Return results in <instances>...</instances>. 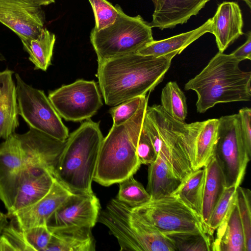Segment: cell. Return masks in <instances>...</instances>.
<instances>
[{"label":"cell","mask_w":251,"mask_h":251,"mask_svg":"<svg viewBox=\"0 0 251 251\" xmlns=\"http://www.w3.org/2000/svg\"><path fill=\"white\" fill-rule=\"evenodd\" d=\"M148 106V98L127 122L113 125L101 142L93 180L109 186L132 176L140 164L136 149Z\"/></svg>","instance_id":"cell-4"},{"label":"cell","mask_w":251,"mask_h":251,"mask_svg":"<svg viewBox=\"0 0 251 251\" xmlns=\"http://www.w3.org/2000/svg\"><path fill=\"white\" fill-rule=\"evenodd\" d=\"M132 208L164 234L184 232L207 233L201 218L174 196L151 200Z\"/></svg>","instance_id":"cell-10"},{"label":"cell","mask_w":251,"mask_h":251,"mask_svg":"<svg viewBox=\"0 0 251 251\" xmlns=\"http://www.w3.org/2000/svg\"><path fill=\"white\" fill-rule=\"evenodd\" d=\"M235 201L238 207L245 239V251H251V191L239 186Z\"/></svg>","instance_id":"cell-31"},{"label":"cell","mask_w":251,"mask_h":251,"mask_svg":"<svg viewBox=\"0 0 251 251\" xmlns=\"http://www.w3.org/2000/svg\"><path fill=\"white\" fill-rule=\"evenodd\" d=\"M219 123V119L203 121L196 142L194 170L204 167L213 158L218 139Z\"/></svg>","instance_id":"cell-27"},{"label":"cell","mask_w":251,"mask_h":251,"mask_svg":"<svg viewBox=\"0 0 251 251\" xmlns=\"http://www.w3.org/2000/svg\"><path fill=\"white\" fill-rule=\"evenodd\" d=\"M161 106L172 118L185 122L187 115L186 98L177 83L168 82L161 94Z\"/></svg>","instance_id":"cell-28"},{"label":"cell","mask_w":251,"mask_h":251,"mask_svg":"<svg viewBox=\"0 0 251 251\" xmlns=\"http://www.w3.org/2000/svg\"><path fill=\"white\" fill-rule=\"evenodd\" d=\"M244 0L246 3V4L248 5V6H249V7L250 8H251V0Z\"/></svg>","instance_id":"cell-41"},{"label":"cell","mask_w":251,"mask_h":251,"mask_svg":"<svg viewBox=\"0 0 251 251\" xmlns=\"http://www.w3.org/2000/svg\"><path fill=\"white\" fill-rule=\"evenodd\" d=\"M90 38L98 62L137 53L154 40L149 23L140 15H127L120 6L115 21L99 31L93 28Z\"/></svg>","instance_id":"cell-7"},{"label":"cell","mask_w":251,"mask_h":251,"mask_svg":"<svg viewBox=\"0 0 251 251\" xmlns=\"http://www.w3.org/2000/svg\"><path fill=\"white\" fill-rule=\"evenodd\" d=\"M8 216L2 213L0 210V235L1 233L3 228L8 224Z\"/></svg>","instance_id":"cell-39"},{"label":"cell","mask_w":251,"mask_h":251,"mask_svg":"<svg viewBox=\"0 0 251 251\" xmlns=\"http://www.w3.org/2000/svg\"><path fill=\"white\" fill-rule=\"evenodd\" d=\"M212 18L199 27L174 36L159 40L152 41L140 49L139 54L159 57L171 53L180 54L186 47L207 32L212 33Z\"/></svg>","instance_id":"cell-21"},{"label":"cell","mask_w":251,"mask_h":251,"mask_svg":"<svg viewBox=\"0 0 251 251\" xmlns=\"http://www.w3.org/2000/svg\"><path fill=\"white\" fill-rule=\"evenodd\" d=\"M48 98L62 118L80 122L96 114L103 103L97 83L78 79L49 93Z\"/></svg>","instance_id":"cell-11"},{"label":"cell","mask_w":251,"mask_h":251,"mask_svg":"<svg viewBox=\"0 0 251 251\" xmlns=\"http://www.w3.org/2000/svg\"><path fill=\"white\" fill-rule=\"evenodd\" d=\"M0 23L21 41L35 39L44 28L45 14L41 6L27 0H0Z\"/></svg>","instance_id":"cell-13"},{"label":"cell","mask_w":251,"mask_h":251,"mask_svg":"<svg viewBox=\"0 0 251 251\" xmlns=\"http://www.w3.org/2000/svg\"><path fill=\"white\" fill-rule=\"evenodd\" d=\"M240 62L231 54L219 52L185 84L186 90L197 95L198 112L204 113L219 103L251 100V72L241 70Z\"/></svg>","instance_id":"cell-3"},{"label":"cell","mask_w":251,"mask_h":251,"mask_svg":"<svg viewBox=\"0 0 251 251\" xmlns=\"http://www.w3.org/2000/svg\"><path fill=\"white\" fill-rule=\"evenodd\" d=\"M55 179L53 174L47 168L26 164L21 175L14 204L7 211L8 217L43 198L50 190Z\"/></svg>","instance_id":"cell-16"},{"label":"cell","mask_w":251,"mask_h":251,"mask_svg":"<svg viewBox=\"0 0 251 251\" xmlns=\"http://www.w3.org/2000/svg\"><path fill=\"white\" fill-rule=\"evenodd\" d=\"M204 168L206 177L201 219L208 234V223L211 212L226 187L225 176L214 156Z\"/></svg>","instance_id":"cell-23"},{"label":"cell","mask_w":251,"mask_h":251,"mask_svg":"<svg viewBox=\"0 0 251 251\" xmlns=\"http://www.w3.org/2000/svg\"><path fill=\"white\" fill-rule=\"evenodd\" d=\"M13 72H0V139H6L15 133L19 125L17 88Z\"/></svg>","instance_id":"cell-19"},{"label":"cell","mask_w":251,"mask_h":251,"mask_svg":"<svg viewBox=\"0 0 251 251\" xmlns=\"http://www.w3.org/2000/svg\"><path fill=\"white\" fill-rule=\"evenodd\" d=\"M146 98V96L137 97L113 106L109 111L113 119V125H122L131 118Z\"/></svg>","instance_id":"cell-34"},{"label":"cell","mask_w":251,"mask_h":251,"mask_svg":"<svg viewBox=\"0 0 251 251\" xmlns=\"http://www.w3.org/2000/svg\"><path fill=\"white\" fill-rule=\"evenodd\" d=\"M39 5H48L55 2V0H27Z\"/></svg>","instance_id":"cell-40"},{"label":"cell","mask_w":251,"mask_h":251,"mask_svg":"<svg viewBox=\"0 0 251 251\" xmlns=\"http://www.w3.org/2000/svg\"><path fill=\"white\" fill-rule=\"evenodd\" d=\"M98 221L116 238L120 251H176L170 239L131 207L112 199Z\"/></svg>","instance_id":"cell-6"},{"label":"cell","mask_w":251,"mask_h":251,"mask_svg":"<svg viewBox=\"0 0 251 251\" xmlns=\"http://www.w3.org/2000/svg\"><path fill=\"white\" fill-rule=\"evenodd\" d=\"M181 181L161 158L157 156L155 161L149 164L146 190L151 196V200L172 195Z\"/></svg>","instance_id":"cell-24"},{"label":"cell","mask_w":251,"mask_h":251,"mask_svg":"<svg viewBox=\"0 0 251 251\" xmlns=\"http://www.w3.org/2000/svg\"><path fill=\"white\" fill-rule=\"evenodd\" d=\"M154 5L151 27L161 30L187 23L209 0H151Z\"/></svg>","instance_id":"cell-17"},{"label":"cell","mask_w":251,"mask_h":251,"mask_svg":"<svg viewBox=\"0 0 251 251\" xmlns=\"http://www.w3.org/2000/svg\"><path fill=\"white\" fill-rule=\"evenodd\" d=\"M72 194L55 179L50 190L43 198L12 214L8 218L21 230L46 226L50 216Z\"/></svg>","instance_id":"cell-15"},{"label":"cell","mask_w":251,"mask_h":251,"mask_svg":"<svg viewBox=\"0 0 251 251\" xmlns=\"http://www.w3.org/2000/svg\"><path fill=\"white\" fill-rule=\"evenodd\" d=\"M100 209L99 200L93 193H73L48 219L46 226L51 231L69 227L92 228Z\"/></svg>","instance_id":"cell-12"},{"label":"cell","mask_w":251,"mask_h":251,"mask_svg":"<svg viewBox=\"0 0 251 251\" xmlns=\"http://www.w3.org/2000/svg\"><path fill=\"white\" fill-rule=\"evenodd\" d=\"M214 156L225 176L226 187H237L243 180L251 157L244 146L238 114L219 119Z\"/></svg>","instance_id":"cell-8"},{"label":"cell","mask_w":251,"mask_h":251,"mask_svg":"<svg viewBox=\"0 0 251 251\" xmlns=\"http://www.w3.org/2000/svg\"><path fill=\"white\" fill-rule=\"evenodd\" d=\"M119 183V189L116 198L128 206L136 207L151 200L149 193L133 176Z\"/></svg>","instance_id":"cell-30"},{"label":"cell","mask_w":251,"mask_h":251,"mask_svg":"<svg viewBox=\"0 0 251 251\" xmlns=\"http://www.w3.org/2000/svg\"><path fill=\"white\" fill-rule=\"evenodd\" d=\"M21 41L34 69L46 71L51 64L55 35L44 27L37 38Z\"/></svg>","instance_id":"cell-26"},{"label":"cell","mask_w":251,"mask_h":251,"mask_svg":"<svg viewBox=\"0 0 251 251\" xmlns=\"http://www.w3.org/2000/svg\"><path fill=\"white\" fill-rule=\"evenodd\" d=\"M89 227H69L51 231L45 251H95V241Z\"/></svg>","instance_id":"cell-22"},{"label":"cell","mask_w":251,"mask_h":251,"mask_svg":"<svg viewBox=\"0 0 251 251\" xmlns=\"http://www.w3.org/2000/svg\"><path fill=\"white\" fill-rule=\"evenodd\" d=\"M212 21V33L214 35L220 52L244 34L241 9L234 2H224L219 5Z\"/></svg>","instance_id":"cell-18"},{"label":"cell","mask_w":251,"mask_h":251,"mask_svg":"<svg viewBox=\"0 0 251 251\" xmlns=\"http://www.w3.org/2000/svg\"><path fill=\"white\" fill-rule=\"evenodd\" d=\"M215 230L212 251H245L244 234L235 200Z\"/></svg>","instance_id":"cell-20"},{"label":"cell","mask_w":251,"mask_h":251,"mask_svg":"<svg viewBox=\"0 0 251 251\" xmlns=\"http://www.w3.org/2000/svg\"><path fill=\"white\" fill-rule=\"evenodd\" d=\"M174 244L176 251H212V241L207 233L197 232L165 234Z\"/></svg>","instance_id":"cell-29"},{"label":"cell","mask_w":251,"mask_h":251,"mask_svg":"<svg viewBox=\"0 0 251 251\" xmlns=\"http://www.w3.org/2000/svg\"><path fill=\"white\" fill-rule=\"evenodd\" d=\"M231 54L240 61L251 59V32L247 34L246 41L235 50Z\"/></svg>","instance_id":"cell-38"},{"label":"cell","mask_w":251,"mask_h":251,"mask_svg":"<svg viewBox=\"0 0 251 251\" xmlns=\"http://www.w3.org/2000/svg\"><path fill=\"white\" fill-rule=\"evenodd\" d=\"M242 139L248 154L251 157V109L244 107L238 113Z\"/></svg>","instance_id":"cell-37"},{"label":"cell","mask_w":251,"mask_h":251,"mask_svg":"<svg viewBox=\"0 0 251 251\" xmlns=\"http://www.w3.org/2000/svg\"><path fill=\"white\" fill-rule=\"evenodd\" d=\"M205 177L204 167L193 171L172 194L201 218Z\"/></svg>","instance_id":"cell-25"},{"label":"cell","mask_w":251,"mask_h":251,"mask_svg":"<svg viewBox=\"0 0 251 251\" xmlns=\"http://www.w3.org/2000/svg\"><path fill=\"white\" fill-rule=\"evenodd\" d=\"M22 231L31 251H45L52 235L46 226H35Z\"/></svg>","instance_id":"cell-35"},{"label":"cell","mask_w":251,"mask_h":251,"mask_svg":"<svg viewBox=\"0 0 251 251\" xmlns=\"http://www.w3.org/2000/svg\"><path fill=\"white\" fill-rule=\"evenodd\" d=\"M25 163L24 153L15 132L0 144V200L7 211L14 204Z\"/></svg>","instance_id":"cell-14"},{"label":"cell","mask_w":251,"mask_h":251,"mask_svg":"<svg viewBox=\"0 0 251 251\" xmlns=\"http://www.w3.org/2000/svg\"><path fill=\"white\" fill-rule=\"evenodd\" d=\"M103 139L99 123L90 119L69 135L54 176L72 193H93L92 183Z\"/></svg>","instance_id":"cell-5"},{"label":"cell","mask_w":251,"mask_h":251,"mask_svg":"<svg viewBox=\"0 0 251 251\" xmlns=\"http://www.w3.org/2000/svg\"><path fill=\"white\" fill-rule=\"evenodd\" d=\"M136 153L141 165L152 163L157 156L152 144L143 126L138 141Z\"/></svg>","instance_id":"cell-36"},{"label":"cell","mask_w":251,"mask_h":251,"mask_svg":"<svg viewBox=\"0 0 251 251\" xmlns=\"http://www.w3.org/2000/svg\"><path fill=\"white\" fill-rule=\"evenodd\" d=\"M236 187H226L214 206L208 223V234L212 237L223 221L235 200Z\"/></svg>","instance_id":"cell-32"},{"label":"cell","mask_w":251,"mask_h":251,"mask_svg":"<svg viewBox=\"0 0 251 251\" xmlns=\"http://www.w3.org/2000/svg\"><path fill=\"white\" fill-rule=\"evenodd\" d=\"M177 54L155 57L137 52L98 62L97 76L105 103L113 107L146 96L163 80Z\"/></svg>","instance_id":"cell-1"},{"label":"cell","mask_w":251,"mask_h":251,"mask_svg":"<svg viewBox=\"0 0 251 251\" xmlns=\"http://www.w3.org/2000/svg\"><path fill=\"white\" fill-rule=\"evenodd\" d=\"M94 12L95 25L93 29L99 31L112 25L119 13L120 5L114 6L106 0H88Z\"/></svg>","instance_id":"cell-33"},{"label":"cell","mask_w":251,"mask_h":251,"mask_svg":"<svg viewBox=\"0 0 251 251\" xmlns=\"http://www.w3.org/2000/svg\"><path fill=\"white\" fill-rule=\"evenodd\" d=\"M15 78L19 115L29 127L65 142L68 129L44 92L26 83L17 73Z\"/></svg>","instance_id":"cell-9"},{"label":"cell","mask_w":251,"mask_h":251,"mask_svg":"<svg viewBox=\"0 0 251 251\" xmlns=\"http://www.w3.org/2000/svg\"><path fill=\"white\" fill-rule=\"evenodd\" d=\"M2 57V56H1V54H0V60H2V59H1V58Z\"/></svg>","instance_id":"cell-42"},{"label":"cell","mask_w":251,"mask_h":251,"mask_svg":"<svg viewBox=\"0 0 251 251\" xmlns=\"http://www.w3.org/2000/svg\"><path fill=\"white\" fill-rule=\"evenodd\" d=\"M203 124V121L190 124L178 121L161 105H153L147 106L142 126L157 156L182 180L194 170L196 142Z\"/></svg>","instance_id":"cell-2"}]
</instances>
